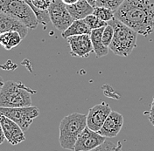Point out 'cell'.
Wrapping results in <instances>:
<instances>
[{"mask_svg":"<svg viewBox=\"0 0 154 151\" xmlns=\"http://www.w3.org/2000/svg\"><path fill=\"white\" fill-rule=\"evenodd\" d=\"M115 18L148 37L154 31V5L151 0H125L115 11Z\"/></svg>","mask_w":154,"mask_h":151,"instance_id":"1","label":"cell"},{"mask_svg":"<svg viewBox=\"0 0 154 151\" xmlns=\"http://www.w3.org/2000/svg\"><path fill=\"white\" fill-rule=\"evenodd\" d=\"M87 128V115L72 113L65 116L60 123L59 142L62 149L73 150L78 136Z\"/></svg>","mask_w":154,"mask_h":151,"instance_id":"2","label":"cell"},{"mask_svg":"<svg viewBox=\"0 0 154 151\" xmlns=\"http://www.w3.org/2000/svg\"><path fill=\"white\" fill-rule=\"evenodd\" d=\"M108 24L114 29V36L109 49L117 56L127 57L131 54L137 46V33L116 18Z\"/></svg>","mask_w":154,"mask_h":151,"instance_id":"3","label":"cell"},{"mask_svg":"<svg viewBox=\"0 0 154 151\" xmlns=\"http://www.w3.org/2000/svg\"><path fill=\"white\" fill-rule=\"evenodd\" d=\"M35 93L21 82L8 80L0 91V107L32 106V95Z\"/></svg>","mask_w":154,"mask_h":151,"instance_id":"4","label":"cell"},{"mask_svg":"<svg viewBox=\"0 0 154 151\" xmlns=\"http://www.w3.org/2000/svg\"><path fill=\"white\" fill-rule=\"evenodd\" d=\"M0 11L17 19L28 29H35L38 25L37 17L24 0H0Z\"/></svg>","mask_w":154,"mask_h":151,"instance_id":"5","label":"cell"},{"mask_svg":"<svg viewBox=\"0 0 154 151\" xmlns=\"http://www.w3.org/2000/svg\"><path fill=\"white\" fill-rule=\"evenodd\" d=\"M0 113L15 122L25 132L28 130L33 120L39 115V109L34 106L22 107H0Z\"/></svg>","mask_w":154,"mask_h":151,"instance_id":"6","label":"cell"},{"mask_svg":"<svg viewBox=\"0 0 154 151\" xmlns=\"http://www.w3.org/2000/svg\"><path fill=\"white\" fill-rule=\"evenodd\" d=\"M50 21L58 31L63 32L74 22V19L61 0H54L48 8Z\"/></svg>","mask_w":154,"mask_h":151,"instance_id":"7","label":"cell"},{"mask_svg":"<svg viewBox=\"0 0 154 151\" xmlns=\"http://www.w3.org/2000/svg\"><path fill=\"white\" fill-rule=\"evenodd\" d=\"M111 111L110 107L106 102L95 105L89 109L87 115V127L91 130L98 132Z\"/></svg>","mask_w":154,"mask_h":151,"instance_id":"8","label":"cell"},{"mask_svg":"<svg viewBox=\"0 0 154 151\" xmlns=\"http://www.w3.org/2000/svg\"><path fill=\"white\" fill-rule=\"evenodd\" d=\"M106 141V137L87 127L78 136L74 151H90Z\"/></svg>","mask_w":154,"mask_h":151,"instance_id":"9","label":"cell"},{"mask_svg":"<svg viewBox=\"0 0 154 151\" xmlns=\"http://www.w3.org/2000/svg\"><path fill=\"white\" fill-rule=\"evenodd\" d=\"M67 41L70 47V54L72 56L87 58L94 53L91 38L88 34L72 36L67 38Z\"/></svg>","mask_w":154,"mask_h":151,"instance_id":"10","label":"cell"},{"mask_svg":"<svg viewBox=\"0 0 154 151\" xmlns=\"http://www.w3.org/2000/svg\"><path fill=\"white\" fill-rule=\"evenodd\" d=\"M0 123L5 139L11 145H18L26 140L25 133L19 125L10 118L0 113Z\"/></svg>","mask_w":154,"mask_h":151,"instance_id":"11","label":"cell"},{"mask_svg":"<svg viewBox=\"0 0 154 151\" xmlns=\"http://www.w3.org/2000/svg\"><path fill=\"white\" fill-rule=\"evenodd\" d=\"M123 126L124 116L116 111H111L98 133L106 138H114L118 135Z\"/></svg>","mask_w":154,"mask_h":151,"instance_id":"12","label":"cell"},{"mask_svg":"<svg viewBox=\"0 0 154 151\" xmlns=\"http://www.w3.org/2000/svg\"><path fill=\"white\" fill-rule=\"evenodd\" d=\"M29 29L17 19L0 11V34L7 32H18L21 37L25 38Z\"/></svg>","mask_w":154,"mask_h":151,"instance_id":"13","label":"cell"},{"mask_svg":"<svg viewBox=\"0 0 154 151\" xmlns=\"http://www.w3.org/2000/svg\"><path fill=\"white\" fill-rule=\"evenodd\" d=\"M67 9L74 20L84 19L94 11V7L87 0H78L75 4L67 5Z\"/></svg>","mask_w":154,"mask_h":151,"instance_id":"14","label":"cell"},{"mask_svg":"<svg viewBox=\"0 0 154 151\" xmlns=\"http://www.w3.org/2000/svg\"><path fill=\"white\" fill-rule=\"evenodd\" d=\"M103 28H99L92 30L89 36L91 38V42H92V46L94 49V53H96L97 58H101V57L105 56L109 53V47H105L103 43Z\"/></svg>","mask_w":154,"mask_h":151,"instance_id":"15","label":"cell"},{"mask_svg":"<svg viewBox=\"0 0 154 151\" xmlns=\"http://www.w3.org/2000/svg\"><path fill=\"white\" fill-rule=\"evenodd\" d=\"M91 29L88 26L85 21L83 19L80 20H74V22L70 25V26L64 31L61 33V36L63 38H66L72 36H77V35H83V34H90Z\"/></svg>","mask_w":154,"mask_h":151,"instance_id":"16","label":"cell"},{"mask_svg":"<svg viewBox=\"0 0 154 151\" xmlns=\"http://www.w3.org/2000/svg\"><path fill=\"white\" fill-rule=\"evenodd\" d=\"M23 38L18 32H7L0 34V45L5 50H11L19 46Z\"/></svg>","mask_w":154,"mask_h":151,"instance_id":"17","label":"cell"},{"mask_svg":"<svg viewBox=\"0 0 154 151\" xmlns=\"http://www.w3.org/2000/svg\"><path fill=\"white\" fill-rule=\"evenodd\" d=\"M93 14L97 18L105 21L107 23L115 19V11H113L112 10L109 9V8L103 7V6L94 7Z\"/></svg>","mask_w":154,"mask_h":151,"instance_id":"18","label":"cell"},{"mask_svg":"<svg viewBox=\"0 0 154 151\" xmlns=\"http://www.w3.org/2000/svg\"><path fill=\"white\" fill-rule=\"evenodd\" d=\"M83 20L85 21V23L88 25V26L91 30L103 28V27H105L106 26L108 25L107 22L100 19L99 18H97L94 14H90V15L87 16Z\"/></svg>","mask_w":154,"mask_h":151,"instance_id":"19","label":"cell"},{"mask_svg":"<svg viewBox=\"0 0 154 151\" xmlns=\"http://www.w3.org/2000/svg\"><path fill=\"white\" fill-rule=\"evenodd\" d=\"M90 151H123V149L122 143L120 142L114 143L109 141H105L103 144Z\"/></svg>","mask_w":154,"mask_h":151,"instance_id":"20","label":"cell"},{"mask_svg":"<svg viewBox=\"0 0 154 151\" xmlns=\"http://www.w3.org/2000/svg\"><path fill=\"white\" fill-rule=\"evenodd\" d=\"M125 1V0H96V6H103L116 11Z\"/></svg>","mask_w":154,"mask_h":151,"instance_id":"21","label":"cell"},{"mask_svg":"<svg viewBox=\"0 0 154 151\" xmlns=\"http://www.w3.org/2000/svg\"><path fill=\"white\" fill-rule=\"evenodd\" d=\"M113 36H114V29L113 27L110 26V25H107L104 29H103V37H102V39H103V45L109 47L112 39H113Z\"/></svg>","mask_w":154,"mask_h":151,"instance_id":"22","label":"cell"},{"mask_svg":"<svg viewBox=\"0 0 154 151\" xmlns=\"http://www.w3.org/2000/svg\"><path fill=\"white\" fill-rule=\"evenodd\" d=\"M148 115H149L150 122L154 126V96L152 98V104H151V109H150V111L148 113Z\"/></svg>","mask_w":154,"mask_h":151,"instance_id":"23","label":"cell"},{"mask_svg":"<svg viewBox=\"0 0 154 151\" xmlns=\"http://www.w3.org/2000/svg\"><path fill=\"white\" fill-rule=\"evenodd\" d=\"M5 134L3 131V128H2V126H1V123H0V145L2 143H4V142L5 141Z\"/></svg>","mask_w":154,"mask_h":151,"instance_id":"24","label":"cell"},{"mask_svg":"<svg viewBox=\"0 0 154 151\" xmlns=\"http://www.w3.org/2000/svg\"><path fill=\"white\" fill-rule=\"evenodd\" d=\"M66 5H73V4H75L78 0H61Z\"/></svg>","mask_w":154,"mask_h":151,"instance_id":"25","label":"cell"},{"mask_svg":"<svg viewBox=\"0 0 154 151\" xmlns=\"http://www.w3.org/2000/svg\"><path fill=\"white\" fill-rule=\"evenodd\" d=\"M93 7H95L96 6V0H87Z\"/></svg>","mask_w":154,"mask_h":151,"instance_id":"26","label":"cell"},{"mask_svg":"<svg viewBox=\"0 0 154 151\" xmlns=\"http://www.w3.org/2000/svg\"><path fill=\"white\" fill-rule=\"evenodd\" d=\"M4 84H5V81H4V80L2 79V77L0 76V91H1V89H2V87L4 86Z\"/></svg>","mask_w":154,"mask_h":151,"instance_id":"27","label":"cell"},{"mask_svg":"<svg viewBox=\"0 0 154 151\" xmlns=\"http://www.w3.org/2000/svg\"><path fill=\"white\" fill-rule=\"evenodd\" d=\"M24 1H26V2L29 5H30V7L32 8V3H31V0H24Z\"/></svg>","mask_w":154,"mask_h":151,"instance_id":"28","label":"cell"},{"mask_svg":"<svg viewBox=\"0 0 154 151\" xmlns=\"http://www.w3.org/2000/svg\"><path fill=\"white\" fill-rule=\"evenodd\" d=\"M53 1H54V0H52V2H53Z\"/></svg>","mask_w":154,"mask_h":151,"instance_id":"29","label":"cell"}]
</instances>
